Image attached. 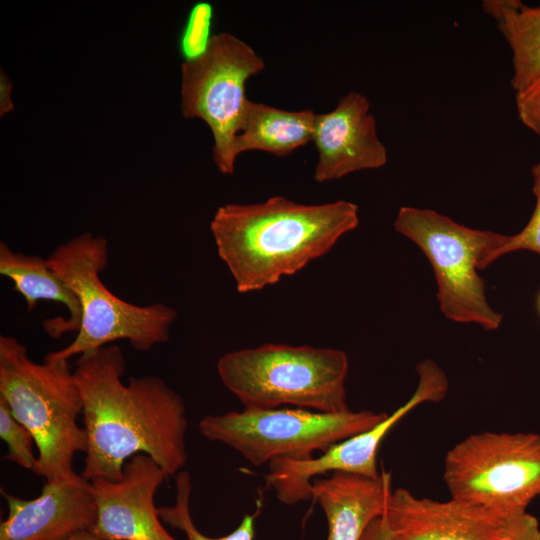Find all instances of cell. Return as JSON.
<instances>
[{
  "instance_id": "1",
  "label": "cell",
  "mask_w": 540,
  "mask_h": 540,
  "mask_svg": "<svg viewBox=\"0 0 540 540\" xmlns=\"http://www.w3.org/2000/svg\"><path fill=\"white\" fill-rule=\"evenodd\" d=\"M125 369L123 352L114 344L76 360L73 375L87 436L81 475L88 481L119 480L125 463L142 453L175 476L187 462L184 400L154 375L123 383Z\"/></svg>"
},
{
  "instance_id": "22",
  "label": "cell",
  "mask_w": 540,
  "mask_h": 540,
  "mask_svg": "<svg viewBox=\"0 0 540 540\" xmlns=\"http://www.w3.org/2000/svg\"><path fill=\"white\" fill-rule=\"evenodd\" d=\"M533 192L536 197L534 212L527 225L518 233L508 236L505 244L495 253V261L503 255L518 250L540 254V162L532 169Z\"/></svg>"
},
{
  "instance_id": "15",
  "label": "cell",
  "mask_w": 540,
  "mask_h": 540,
  "mask_svg": "<svg viewBox=\"0 0 540 540\" xmlns=\"http://www.w3.org/2000/svg\"><path fill=\"white\" fill-rule=\"evenodd\" d=\"M392 491V475L385 470L377 478L345 472L315 478L312 499L326 516V540H361L369 524L384 515Z\"/></svg>"
},
{
  "instance_id": "23",
  "label": "cell",
  "mask_w": 540,
  "mask_h": 540,
  "mask_svg": "<svg viewBox=\"0 0 540 540\" xmlns=\"http://www.w3.org/2000/svg\"><path fill=\"white\" fill-rule=\"evenodd\" d=\"M515 102L519 120L540 137V78L516 93Z\"/></svg>"
},
{
  "instance_id": "8",
  "label": "cell",
  "mask_w": 540,
  "mask_h": 540,
  "mask_svg": "<svg viewBox=\"0 0 540 540\" xmlns=\"http://www.w3.org/2000/svg\"><path fill=\"white\" fill-rule=\"evenodd\" d=\"M450 497L505 516L526 512L540 496V434L481 432L446 454Z\"/></svg>"
},
{
  "instance_id": "14",
  "label": "cell",
  "mask_w": 540,
  "mask_h": 540,
  "mask_svg": "<svg viewBox=\"0 0 540 540\" xmlns=\"http://www.w3.org/2000/svg\"><path fill=\"white\" fill-rule=\"evenodd\" d=\"M509 516L450 498L392 491L383 518L391 540H505Z\"/></svg>"
},
{
  "instance_id": "25",
  "label": "cell",
  "mask_w": 540,
  "mask_h": 540,
  "mask_svg": "<svg viewBox=\"0 0 540 540\" xmlns=\"http://www.w3.org/2000/svg\"><path fill=\"white\" fill-rule=\"evenodd\" d=\"M12 82L7 74L0 70V116L10 112L14 108L12 102Z\"/></svg>"
},
{
  "instance_id": "20",
  "label": "cell",
  "mask_w": 540,
  "mask_h": 540,
  "mask_svg": "<svg viewBox=\"0 0 540 540\" xmlns=\"http://www.w3.org/2000/svg\"><path fill=\"white\" fill-rule=\"evenodd\" d=\"M214 20V7L202 1L195 3L181 31L178 47L183 61L196 59L207 50L214 34H211Z\"/></svg>"
},
{
  "instance_id": "18",
  "label": "cell",
  "mask_w": 540,
  "mask_h": 540,
  "mask_svg": "<svg viewBox=\"0 0 540 540\" xmlns=\"http://www.w3.org/2000/svg\"><path fill=\"white\" fill-rule=\"evenodd\" d=\"M482 8L510 47L511 86L518 93L540 78V6L519 0H487Z\"/></svg>"
},
{
  "instance_id": "11",
  "label": "cell",
  "mask_w": 540,
  "mask_h": 540,
  "mask_svg": "<svg viewBox=\"0 0 540 540\" xmlns=\"http://www.w3.org/2000/svg\"><path fill=\"white\" fill-rule=\"evenodd\" d=\"M169 477L150 456L136 454L119 480L91 482L96 519L89 530L104 540H177L164 527L155 494Z\"/></svg>"
},
{
  "instance_id": "24",
  "label": "cell",
  "mask_w": 540,
  "mask_h": 540,
  "mask_svg": "<svg viewBox=\"0 0 540 540\" xmlns=\"http://www.w3.org/2000/svg\"><path fill=\"white\" fill-rule=\"evenodd\" d=\"M505 540H540L537 518L527 511L509 516Z\"/></svg>"
},
{
  "instance_id": "7",
  "label": "cell",
  "mask_w": 540,
  "mask_h": 540,
  "mask_svg": "<svg viewBox=\"0 0 540 540\" xmlns=\"http://www.w3.org/2000/svg\"><path fill=\"white\" fill-rule=\"evenodd\" d=\"M387 413L347 410L325 413L295 407L245 409L201 418L199 431L222 443L254 466L277 459L305 460L316 451L367 431Z\"/></svg>"
},
{
  "instance_id": "27",
  "label": "cell",
  "mask_w": 540,
  "mask_h": 540,
  "mask_svg": "<svg viewBox=\"0 0 540 540\" xmlns=\"http://www.w3.org/2000/svg\"><path fill=\"white\" fill-rule=\"evenodd\" d=\"M67 540H104L93 535L90 531H83L77 533Z\"/></svg>"
},
{
  "instance_id": "26",
  "label": "cell",
  "mask_w": 540,
  "mask_h": 540,
  "mask_svg": "<svg viewBox=\"0 0 540 540\" xmlns=\"http://www.w3.org/2000/svg\"><path fill=\"white\" fill-rule=\"evenodd\" d=\"M361 540H391L383 516L376 518L369 524Z\"/></svg>"
},
{
  "instance_id": "2",
  "label": "cell",
  "mask_w": 540,
  "mask_h": 540,
  "mask_svg": "<svg viewBox=\"0 0 540 540\" xmlns=\"http://www.w3.org/2000/svg\"><path fill=\"white\" fill-rule=\"evenodd\" d=\"M358 224V206L350 201L308 205L273 196L220 206L210 229L236 289L248 293L300 271Z\"/></svg>"
},
{
  "instance_id": "21",
  "label": "cell",
  "mask_w": 540,
  "mask_h": 540,
  "mask_svg": "<svg viewBox=\"0 0 540 540\" xmlns=\"http://www.w3.org/2000/svg\"><path fill=\"white\" fill-rule=\"evenodd\" d=\"M0 437L7 444L5 456L16 465L34 471L37 456L34 455L35 444L32 433L20 423L11 412L6 401L0 397Z\"/></svg>"
},
{
  "instance_id": "5",
  "label": "cell",
  "mask_w": 540,
  "mask_h": 540,
  "mask_svg": "<svg viewBox=\"0 0 540 540\" xmlns=\"http://www.w3.org/2000/svg\"><path fill=\"white\" fill-rule=\"evenodd\" d=\"M344 351L265 344L232 351L217 363L223 385L245 409L295 407L325 413L349 410Z\"/></svg>"
},
{
  "instance_id": "9",
  "label": "cell",
  "mask_w": 540,
  "mask_h": 540,
  "mask_svg": "<svg viewBox=\"0 0 540 540\" xmlns=\"http://www.w3.org/2000/svg\"><path fill=\"white\" fill-rule=\"evenodd\" d=\"M265 69L263 58L244 40L214 34L200 57L181 66L180 109L185 118H199L213 137L212 159L222 174H232L234 144L249 99L246 83Z\"/></svg>"
},
{
  "instance_id": "28",
  "label": "cell",
  "mask_w": 540,
  "mask_h": 540,
  "mask_svg": "<svg viewBox=\"0 0 540 540\" xmlns=\"http://www.w3.org/2000/svg\"><path fill=\"white\" fill-rule=\"evenodd\" d=\"M538 308H539V311H540V293H539V296H538Z\"/></svg>"
},
{
  "instance_id": "3",
  "label": "cell",
  "mask_w": 540,
  "mask_h": 540,
  "mask_svg": "<svg viewBox=\"0 0 540 540\" xmlns=\"http://www.w3.org/2000/svg\"><path fill=\"white\" fill-rule=\"evenodd\" d=\"M0 397L33 435L34 473L45 481L74 475V456L86 451L87 436L78 423L82 400L68 361L34 362L12 335L0 336Z\"/></svg>"
},
{
  "instance_id": "10",
  "label": "cell",
  "mask_w": 540,
  "mask_h": 540,
  "mask_svg": "<svg viewBox=\"0 0 540 540\" xmlns=\"http://www.w3.org/2000/svg\"><path fill=\"white\" fill-rule=\"evenodd\" d=\"M437 398L435 387L418 382L413 395L371 429L331 445L320 456L305 460L277 459L269 463L264 478L277 499L286 505L312 499V481L328 472H345L377 478L378 449L389 431L406 414L425 402Z\"/></svg>"
},
{
  "instance_id": "16",
  "label": "cell",
  "mask_w": 540,
  "mask_h": 540,
  "mask_svg": "<svg viewBox=\"0 0 540 540\" xmlns=\"http://www.w3.org/2000/svg\"><path fill=\"white\" fill-rule=\"evenodd\" d=\"M0 274L9 278L14 290L25 300L27 311H32L39 301H51L66 307L69 318L43 321V328L52 338L78 330L81 306L74 291L48 265L47 259L12 250L0 242Z\"/></svg>"
},
{
  "instance_id": "4",
  "label": "cell",
  "mask_w": 540,
  "mask_h": 540,
  "mask_svg": "<svg viewBox=\"0 0 540 540\" xmlns=\"http://www.w3.org/2000/svg\"><path fill=\"white\" fill-rule=\"evenodd\" d=\"M49 267L76 294L81 306V321L75 339L45 358L69 361L74 356L128 340L138 351H149L165 343L177 311L165 304L140 306L111 292L100 273L108 263V241L89 232L58 245L48 256Z\"/></svg>"
},
{
  "instance_id": "6",
  "label": "cell",
  "mask_w": 540,
  "mask_h": 540,
  "mask_svg": "<svg viewBox=\"0 0 540 540\" xmlns=\"http://www.w3.org/2000/svg\"><path fill=\"white\" fill-rule=\"evenodd\" d=\"M395 230L425 254L437 283V300L443 315L457 323H473L496 330L503 315L488 302L479 270L495 261V253L508 235L462 225L432 209L403 206Z\"/></svg>"
},
{
  "instance_id": "13",
  "label": "cell",
  "mask_w": 540,
  "mask_h": 540,
  "mask_svg": "<svg viewBox=\"0 0 540 540\" xmlns=\"http://www.w3.org/2000/svg\"><path fill=\"white\" fill-rule=\"evenodd\" d=\"M8 516L0 524V540H67L89 531L96 519L91 482L81 474L45 481L34 499L3 489Z\"/></svg>"
},
{
  "instance_id": "12",
  "label": "cell",
  "mask_w": 540,
  "mask_h": 540,
  "mask_svg": "<svg viewBox=\"0 0 540 540\" xmlns=\"http://www.w3.org/2000/svg\"><path fill=\"white\" fill-rule=\"evenodd\" d=\"M312 142L318 153L314 179L319 183L379 169L388 160L370 102L356 91L344 95L332 111L316 114Z\"/></svg>"
},
{
  "instance_id": "17",
  "label": "cell",
  "mask_w": 540,
  "mask_h": 540,
  "mask_svg": "<svg viewBox=\"0 0 540 540\" xmlns=\"http://www.w3.org/2000/svg\"><path fill=\"white\" fill-rule=\"evenodd\" d=\"M316 114L311 109L284 110L249 99L234 152L257 150L287 156L312 141Z\"/></svg>"
},
{
  "instance_id": "19",
  "label": "cell",
  "mask_w": 540,
  "mask_h": 540,
  "mask_svg": "<svg viewBox=\"0 0 540 540\" xmlns=\"http://www.w3.org/2000/svg\"><path fill=\"white\" fill-rule=\"evenodd\" d=\"M191 478L187 471L176 476V498L172 506L160 507L159 515L165 523L181 530L187 540H254L255 521L261 512V504L252 514L244 515L240 524L229 534L212 538L203 534L195 525L190 510Z\"/></svg>"
}]
</instances>
